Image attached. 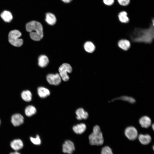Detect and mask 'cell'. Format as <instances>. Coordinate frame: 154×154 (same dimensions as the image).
I'll list each match as a JSON object with an SVG mask.
<instances>
[{"mask_svg":"<svg viewBox=\"0 0 154 154\" xmlns=\"http://www.w3.org/2000/svg\"><path fill=\"white\" fill-rule=\"evenodd\" d=\"M153 21L147 29L135 28L130 35L132 41L135 42L151 44L154 39V22Z\"/></svg>","mask_w":154,"mask_h":154,"instance_id":"obj_1","label":"cell"},{"mask_svg":"<svg viewBox=\"0 0 154 154\" xmlns=\"http://www.w3.org/2000/svg\"><path fill=\"white\" fill-rule=\"evenodd\" d=\"M26 28L27 31L29 32L32 40L38 41L43 38V27L40 23L35 21H31L26 24Z\"/></svg>","mask_w":154,"mask_h":154,"instance_id":"obj_2","label":"cell"},{"mask_svg":"<svg viewBox=\"0 0 154 154\" xmlns=\"http://www.w3.org/2000/svg\"><path fill=\"white\" fill-rule=\"evenodd\" d=\"M89 143L92 145H100L103 144L104 139L103 134L99 126H94L93 129V132L88 137Z\"/></svg>","mask_w":154,"mask_h":154,"instance_id":"obj_3","label":"cell"},{"mask_svg":"<svg viewBox=\"0 0 154 154\" xmlns=\"http://www.w3.org/2000/svg\"><path fill=\"white\" fill-rule=\"evenodd\" d=\"M21 36V32L19 30H14L10 31L8 35L9 43L13 46L20 47L23 43V40L19 38Z\"/></svg>","mask_w":154,"mask_h":154,"instance_id":"obj_4","label":"cell"},{"mask_svg":"<svg viewBox=\"0 0 154 154\" xmlns=\"http://www.w3.org/2000/svg\"><path fill=\"white\" fill-rule=\"evenodd\" d=\"M58 70L59 75L63 81H67L69 80L68 73H71L72 71V67L70 64L66 63L63 64L59 67Z\"/></svg>","mask_w":154,"mask_h":154,"instance_id":"obj_5","label":"cell"},{"mask_svg":"<svg viewBox=\"0 0 154 154\" xmlns=\"http://www.w3.org/2000/svg\"><path fill=\"white\" fill-rule=\"evenodd\" d=\"M124 134L126 137L129 140H135L138 136V132L136 129L133 126H129L125 129Z\"/></svg>","mask_w":154,"mask_h":154,"instance_id":"obj_6","label":"cell"},{"mask_svg":"<svg viewBox=\"0 0 154 154\" xmlns=\"http://www.w3.org/2000/svg\"><path fill=\"white\" fill-rule=\"evenodd\" d=\"M48 82L51 85H58L61 82V78L59 74H49L46 76Z\"/></svg>","mask_w":154,"mask_h":154,"instance_id":"obj_7","label":"cell"},{"mask_svg":"<svg viewBox=\"0 0 154 154\" xmlns=\"http://www.w3.org/2000/svg\"><path fill=\"white\" fill-rule=\"evenodd\" d=\"M75 149L74 143L70 140H66L63 144L62 150L64 153L71 154Z\"/></svg>","mask_w":154,"mask_h":154,"instance_id":"obj_8","label":"cell"},{"mask_svg":"<svg viewBox=\"0 0 154 154\" xmlns=\"http://www.w3.org/2000/svg\"><path fill=\"white\" fill-rule=\"evenodd\" d=\"M24 119V117L21 114H15L12 116L11 122L14 126H18L23 123Z\"/></svg>","mask_w":154,"mask_h":154,"instance_id":"obj_9","label":"cell"},{"mask_svg":"<svg viewBox=\"0 0 154 154\" xmlns=\"http://www.w3.org/2000/svg\"><path fill=\"white\" fill-rule=\"evenodd\" d=\"M139 123L142 127L145 128H149L152 124L151 119L147 116L141 117L139 119Z\"/></svg>","mask_w":154,"mask_h":154,"instance_id":"obj_10","label":"cell"},{"mask_svg":"<svg viewBox=\"0 0 154 154\" xmlns=\"http://www.w3.org/2000/svg\"><path fill=\"white\" fill-rule=\"evenodd\" d=\"M10 146L12 149L16 151H17L22 148L23 144L21 139H15L11 142Z\"/></svg>","mask_w":154,"mask_h":154,"instance_id":"obj_11","label":"cell"},{"mask_svg":"<svg viewBox=\"0 0 154 154\" xmlns=\"http://www.w3.org/2000/svg\"><path fill=\"white\" fill-rule=\"evenodd\" d=\"M76 118L79 120L86 119L88 116V112L82 108L78 109L76 111Z\"/></svg>","mask_w":154,"mask_h":154,"instance_id":"obj_12","label":"cell"},{"mask_svg":"<svg viewBox=\"0 0 154 154\" xmlns=\"http://www.w3.org/2000/svg\"><path fill=\"white\" fill-rule=\"evenodd\" d=\"M138 137L140 142L143 145H147L149 144L151 140V136L147 134H140L138 135Z\"/></svg>","mask_w":154,"mask_h":154,"instance_id":"obj_13","label":"cell"},{"mask_svg":"<svg viewBox=\"0 0 154 154\" xmlns=\"http://www.w3.org/2000/svg\"><path fill=\"white\" fill-rule=\"evenodd\" d=\"M86 127L84 123H80L74 125L72 128L74 132L76 134H81L83 133L86 130Z\"/></svg>","mask_w":154,"mask_h":154,"instance_id":"obj_14","label":"cell"},{"mask_svg":"<svg viewBox=\"0 0 154 154\" xmlns=\"http://www.w3.org/2000/svg\"><path fill=\"white\" fill-rule=\"evenodd\" d=\"M117 17L121 23H127L130 21V19L127 16V13L125 11H120L118 14Z\"/></svg>","mask_w":154,"mask_h":154,"instance_id":"obj_15","label":"cell"},{"mask_svg":"<svg viewBox=\"0 0 154 154\" xmlns=\"http://www.w3.org/2000/svg\"><path fill=\"white\" fill-rule=\"evenodd\" d=\"M37 92L39 96L41 98H45L50 94V91L47 88L43 87H40L37 89Z\"/></svg>","mask_w":154,"mask_h":154,"instance_id":"obj_16","label":"cell"},{"mask_svg":"<svg viewBox=\"0 0 154 154\" xmlns=\"http://www.w3.org/2000/svg\"><path fill=\"white\" fill-rule=\"evenodd\" d=\"M0 16L3 20L5 22L9 23L13 18L12 13L8 11H4L1 13Z\"/></svg>","mask_w":154,"mask_h":154,"instance_id":"obj_17","label":"cell"},{"mask_svg":"<svg viewBox=\"0 0 154 154\" xmlns=\"http://www.w3.org/2000/svg\"><path fill=\"white\" fill-rule=\"evenodd\" d=\"M118 45L120 48L126 51L130 48L131 44L128 40L126 39H121L118 42Z\"/></svg>","mask_w":154,"mask_h":154,"instance_id":"obj_18","label":"cell"},{"mask_svg":"<svg viewBox=\"0 0 154 154\" xmlns=\"http://www.w3.org/2000/svg\"><path fill=\"white\" fill-rule=\"evenodd\" d=\"M49 62L48 58L45 55H41L38 58V65L39 66L42 68L48 65Z\"/></svg>","mask_w":154,"mask_h":154,"instance_id":"obj_19","label":"cell"},{"mask_svg":"<svg viewBox=\"0 0 154 154\" xmlns=\"http://www.w3.org/2000/svg\"><path fill=\"white\" fill-rule=\"evenodd\" d=\"M45 21L49 25H52L56 23V20L53 14L48 13L46 14Z\"/></svg>","mask_w":154,"mask_h":154,"instance_id":"obj_20","label":"cell"},{"mask_svg":"<svg viewBox=\"0 0 154 154\" xmlns=\"http://www.w3.org/2000/svg\"><path fill=\"white\" fill-rule=\"evenodd\" d=\"M121 100L124 101L128 102L131 104H134L135 102V100L133 98L126 96H123L120 97L115 98L112 100L113 102L116 100Z\"/></svg>","mask_w":154,"mask_h":154,"instance_id":"obj_21","label":"cell"},{"mask_svg":"<svg viewBox=\"0 0 154 154\" xmlns=\"http://www.w3.org/2000/svg\"><path fill=\"white\" fill-rule=\"evenodd\" d=\"M25 112V115L27 116L30 117L35 114L37 110L34 106L32 105H29L26 108Z\"/></svg>","mask_w":154,"mask_h":154,"instance_id":"obj_22","label":"cell"},{"mask_svg":"<svg viewBox=\"0 0 154 154\" xmlns=\"http://www.w3.org/2000/svg\"><path fill=\"white\" fill-rule=\"evenodd\" d=\"M85 50L89 53H92L95 50V47L93 43L90 41L86 42L84 45Z\"/></svg>","mask_w":154,"mask_h":154,"instance_id":"obj_23","label":"cell"},{"mask_svg":"<svg viewBox=\"0 0 154 154\" xmlns=\"http://www.w3.org/2000/svg\"><path fill=\"white\" fill-rule=\"evenodd\" d=\"M21 97L24 100L29 102L32 100V95L30 91L26 90L22 92L21 94Z\"/></svg>","mask_w":154,"mask_h":154,"instance_id":"obj_24","label":"cell"},{"mask_svg":"<svg viewBox=\"0 0 154 154\" xmlns=\"http://www.w3.org/2000/svg\"><path fill=\"white\" fill-rule=\"evenodd\" d=\"M30 140L31 142L35 145H39L41 143V139L39 136L38 135H37L35 138L31 137Z\"/></svg>","mask_w":154,"mask_h":154,"instance_id":"obj_25","label":"cell"},{"mask_svg":"<svg viewBox=\"0 0 154 154\" xmlns=\"http://www.w3.org/2000/svg\"><path fill=\"white\" fill-rule=\"evenodd\" d=\"M101 154H113L111 148L108 146H105L102 149Z\"/></svg>","mask_w":154,"mask_h":154,"instance_id":"obj_26","label":"cell"},{"mask_svg":"<svg viewBox=\"0 0 154 154\" xmlns=\"http://www.w3.org/2000/svg\"><path fill=\"white\" fill-rule=\"evenodd\" d=\"M118 4L121 6L126 7L130 3V0H117Z\"/></svg>","mask_w":154,"mask_h":154,"instance_id":"obj_27","label":"cell"},{"mask_svg":"<svg viewBox=\"0 0 154 154\" xmlns=\"http://www.w3.org/2000/svg\"><path fill=\"white\" fill-rule=\"evenodd\" d=\"M104 4L107 6H111L114 3L115 0H102Z\"/></svg>","mask_w":154,"mask_h":154,"instance_id":"obj_28","label":"cell"},{"mask_svg":"<svg viewBox=\"0 0 154 154\" xmlns=\"http://www.w3.org/2000/svg\"><path fill=\"white\" fill-rule=\"evenodd\" d=\"M65 3H69L72 0H61Z\"/></svg>","mask_w":154,"mask_h":154,"instance_id":"obj_29","label":"cell"},{"mask_svg":"<svg viewBox=\"0 0 154 154\" xmlns=\"http://www.w3.org/2000/svg\"><path fill=\"white\" fill-rule=\"evenodd\" d=\"M10 154H21L19 152H17V151H16L14 152H11L10 153Z\"/></svg>","mask_w":154,"mask_h":154,"instance_id":"obj_30","label":"cell"},{"mask_svg":"<svg viewBox=\"0 0 154 154\" xmlns=\"http://www.w3.org/2000/svg\"><path fill=\"white\" fill-rule=\"evenodd\" d=\"M151 125L152 128L153 129V130H154V124H151Z\"/></svg>","mask_w":154,"mask_h":154,"instance_id":"obj_31","label":"cell"},{"mask_svg":"<svg viewBox=\"0 0 154 154\" xmlns=\"http://www.w3.org/2000/svg\"><path fill=\"white\" fill-rule=\"evenodd\" d=\"M1 123V120L0 119V126Z\"/></svg>","mask_w":154,"mask_h":154,"instance_id":"obj_32","label":"cell"},{"mask_svg":"<svg viewBox=\"0 0 154 154\" xmlns=\"http://www.w3.org/2000/svg\"><path fill=\"white\" fill-rule=\"evenodd\" d=\"M154 146H153V150H154Z\"/></svg>","mask_w":154,"mask_h":154,"instance_id":"obj_33","label":"cell"}]
</instances>
